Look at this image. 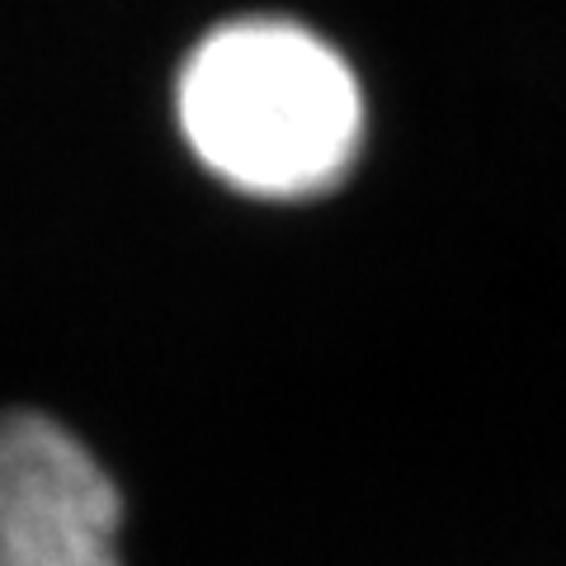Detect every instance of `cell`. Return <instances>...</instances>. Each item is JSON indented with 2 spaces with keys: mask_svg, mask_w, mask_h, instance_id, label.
<instances>
[{
  "mask_svg": "<svg viewBox=\"0 0 566 566\" xmlns=\"http://www.w3.org/2000/svg\"><path fill=\"white\" fill-rule=\"evenodd\" d=\"M123 495L57 416H0V566H123Z\"/></svg>",
  "mask_w": 566,
  "mask_h": 566,
  "instance_id": "obj_2",
  "label": "cell"
},
{
  "mask_svg": "<svg viewBox=\"0 0 566 566\" xmlns=\"http://www.w3.org/2000/svg\"><path fill=\"white\" fill-rule=\"evenodd\" d=\"M180 128L222 185L307 199L345 180L364 142L349 62L312 29L241 20L193 48L180 76Z\"/></svg>",
  "mask_w": 566,
  "mask_h": 566,
  "instance_id": "obj_1",
  "label": "cell"
}]
</instances>
